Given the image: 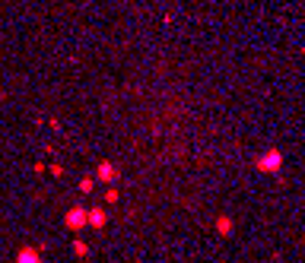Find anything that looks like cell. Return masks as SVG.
Instances as JSON below:
<instances>
[{
    "label": "cell",
    "instance_id": "obj_1",
    "mask_svg": "<svg viewBox=\"0 0 305 263\" xmlns=\"http://www.w3.org/2000/svg\"><path fill=\"white\" fill-rule=\"evenodd\" d=\"M254 165H257V171H264V174H277L280 168H283V152L280 149H267V152H261L254 159Z\"/></svg>",
    "mask_w": 305,
    "mask_h": 263
},
{
    "label": "cell",
    "instance_id": "obj_5",
    "mask_svg": "<svg viewBox=\"0 0 305 263\" xmlns=\"http://www.w3.org/2000/svg\"><path fill=\"white\" fill-rule=\"evenodd\" d=\"M86 225H92V229H102V225H105V209H89V212H86Z\"/></svg>",
    "mask_w": 305,
    "mask_h": 263
},
{
    "label": "cell",
    "instance_id": "obj_2",
    "mask_svg": "<svg viewBox=\"0 0 305 263\" xmlns=\"http://www.w3.org/2000/svg\"><path fill=\"white\" fill-rule=\"evenodd\" d=\"M67 229H83V225H86V209L83 206H73V209H70L67 212Z\"/></svg>",
    "mask_w": 305,
    "mask_h": 263
},
{
    "label": "cell",
    "instance_id": "obj_6",
    "mask_svg": "<svg viewBox=\"0 0 305 263\" xmlns=\"http://www.w3.org/2000/svg\"><path fill=\"white\" fill-rule=\"evenodd\" d=\"M216 232H219V235H229V232H232V219H229V216H219V219H216Z\"/></svg>",
    "mask_w": 305,
    "mask_h": 263
},
{
    "label": "cell",
    "instance_id": "obj_3",
    "mask_svg": "<svg viewBox=\"0 0 305 263\" xmlns=\"http://www.w3.org/2000/svg\"><path fill=\"white\" fill-rule=\"evenodd\" d=\"M96 174H99V181H105V184H111V181H115V178H118V168H115V165H111V162H102V165H99V171H96Z\"/></svg>",
    "mask_w": 305,
    "mask_h": 263
},
{
    "label": "cell",
    "instance_id": "obj_4",
    "mask_svg": "<svg viewBox=\"0 0 305 263\" xmlns=\"http://www.w3.org/2000/svg\"><path fill=\"white\" fill-rule=\"evenodd\" d=\"M16 263H42V254L35 247H22L19 257H16Z\"/></svg>",
    "mask_w": 305,
    "mask_h": 263
}]
</instances>
